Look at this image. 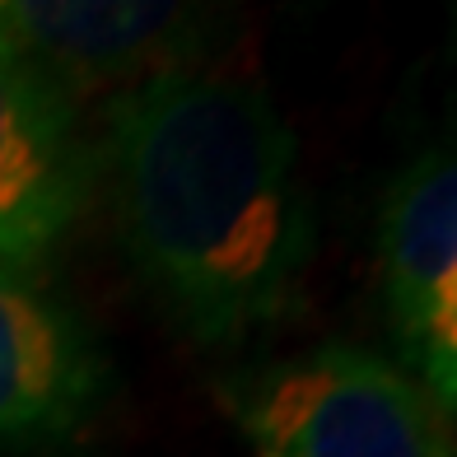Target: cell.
I'll return each instance as SVG.
<instances>
[{"mask_svg":"<svg viewBox=\"0 0 457 457\" xmlns=\"http://www.w3.org/2000/svg\"><path fill=\"white\" fill-rule=\"evenodd\" d=\"M117 211L140 280L201 345L271 327L313 253L299 140L257 79L173 71L112 108Z\"/></svg>","mask_w":457,"mask_h":457,"instance_id":"1","label":"cell"},{"mask_svg":"<svg viewBox=\"0 0 457 457\" xmlns=\"http://www.w3.org/2000/svg\"><path fill=\"white\" fill-rule=\"evenodd\" d=\"M94 154L71 94L0 29V276L47 266L89 205Z\"/></svg>","mask_w":457,"mask_h":457,"instance_id":"3","label":"cell"},{"mask_svg":"<svg viewBox=\"0 0 457 457\" xmlns=\"http://www.w3.org/2000/svg\"><path fill=\"white\" fill-rule=\"evenodd\" d=\"M387 322L402 369L434 402H457V169L444 150L415 154L392 178L378 215Z\"/></svg>","mask_w":457,"mask_h":457,"instance_id":"4","label":"cell"},{"mask_svg":"<svg viewBox=\"0 0 457 457\" xmlns=\"http://www.w3.org/2000/svg\"><path fill=\"white\" fill-rule=\"evenodd\" d=\"M224 406L257 457H453V411L364 345L337 341L253 369L224 383Z\"/></svg>","mask_w":457,"mask_h":457,"instance_id":"2","label":"cell"},{"mask_svg":"<svg viewBox=\"0 0 457 457\" xmlns=\"http://www.w3.org/2000/svg\"><path fill=\"white\" fill-rule=\"evenodd\" d=\"M0 29L75 94L85 85H145L154 75L192 71L211 19L136 0H0Z\"/></svg>","mask_w":457,"mask_h":457,"instance_id":"5","label":"cell"},{"mask_svg":"<svg viewBox=\"0 0 457 457\" xmlns=\"http://www.w3.org/2000/svg\"><path fill=\"white\" fill-rule=\"evenodd\" d=\"M103 397V355L37 280L0 276V444L71 434Z\"/></svg>","mask_w":457,"mask_h":457,"instance_id":"6","label":"cell"}]
</instances>
